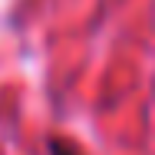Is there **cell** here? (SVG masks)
Segmentation results:
<instances>
[{
  "mask_svg": "<svg viewBox=\"0 0 155 155\" xmlns=\"http://www.w3.org/2000/svg\"><path fill=\"white\" fill-rule=\"evenodd\" d=\"M50 155H79L73 145H66V142H53L50 145Z\"/></svg>",
  "mask_w": 155,
  "mask_h": 155,
  "instance_id": "6da1fadb",
  "label": "cell"
}]
</instances>
